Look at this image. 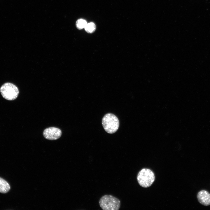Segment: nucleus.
<instances>
[{
    "instance_id": "nucleus-1",
    "label": "nucleus",
    "mask_w": 210,
    "mask_h": 210,
    "mask_svg": "<svg viewBox=\"0 0 210 210\" xmlns=\"http://www.w3.org/2000/svg\"><path fill=\"white\" fill-rule=\"evenodd\" d=\"M102 124L105 130L108 133L113 134L118 129L119 122L118 118L114 114L108 113L104 116Z\"/></svg>"
},
{
    "instance_id": "nucleus-2",
    "label": "nucleus",
    "mask_w": 210,
    "mask_h": 210,
    "mask_svg": "<svg viewBox=\"0 0 210 210\" xmlns=\"http://www.w3.org/2000/svg\"><path fill=\"white\" fill-rule=\"evenodd\" d=\"M99 206L104 210H118L120 202L118 198L110 195H105L100 199Z\"/></svg>"
},
{
    "instance_id": "nucleus-3",
    "label": "nucleus",
    "mask_w": 210,
    "mask_h": 210,
    "mask_svg": "<svg viewBox=\"0 0 210 210\" xmlns=\"http://www.w3.org/2000/svg\"><path fill=\"white\" fill-rule=\"evenodd\" d=\"M137 178L139 185L146 188L150 186L153 183L155 180V176L152 170L144 168L138 173Z\"/></svg>"
},
{
    "instance_id": "nucleus-4",
    "label": "nucleus",
    "mask_w": 210,
    "mask_h": 210,
    "mask_svg": "<svg viewBox=\"0 0 210 210\" xmlns=\"http://www.w3.org/2000/svg\"><path fill=\"white\" fill-rule=\"evenodd\" d=\"M0 92L5 99L12 100L18 97L19 92L18 88L14 84L7 83L4 84L0 88Z\"/></svg>"
},
{
    "instance_id": "nucleus-5",
    "label": "nucleus",
    "mask_w": 210,
    "mask_h": 210,
    "mask_svg": "<svg viewBox=\"0 0 210 210\" xmlns=\"http://www.w3.org/2000/svg\"><path fill=\"white\" fill-rule=\"evenodd\" d=\"M43 134L44 137L47 139L55 140L60 137L62 135V131L57 128L50 127L44 130Z\"/></svg>"
},
{
    "instance_id": "nucleus-6",
    "label": "nucleus",
    "mask_w": 210,
    "mask_h": 210,
    "mask_svg": "<svg viewBox=\"0 0 210 210\" xmlns=\"http://www.w3.org/2000/svg\"><path fill=\"white\" fill-rule=\"evenodd\" d=\"M197 198L201 204L205 206L210 205V193L206 190L199 191L197 194Z\"/></svg>"
},
{
    "instance_id": "nucleus-7",
    "label": "nucleus",
    "mask_w": 210,
    "mask_h": 210,
    "mask_svg": "<svg viewBox=\"0 0 210 210\" xmlns=\"http://www.w3.org/2000/svg\"><path fill=\"white\" fill-rule=\"evenodd\" d=\"M10 189V186L9 183L4 179L0 177V192L6 193Z\"/></svg>"
},
{
    "instance_id": "nucleus-8",
    "label": "nucleus",
    "mask_w": 210,
    "mask_h": 210,
    "mask_svg": "<svg viewBox=\"0 0 210 210\" xmlns=\"http://www.w3.org/2000/svg\"><path fill=\"white\" fill-rule=\"evenodd\" d=\"M85 31L88 33H92L94 32L96 30V26L92 22L87 23L84 27Z\"/></svg>"
},
{
    "instance_id": "nucleus-9",
    "label": "nucleus",
    "mask_w": 210,
    "mask_h": 210,
    "mask_svg": "<svg viewBox=\"0 0 210 210\" xmlns=\"http://www.w3.org/2000/svg\"><path fill=\"white\" fill-rule=\"evenodd\" d=\"M86 21L82 19H80L78 20L76 22V25L78 29H81L84 28L87 24Z\"/></svg>"
}]
</instances>
